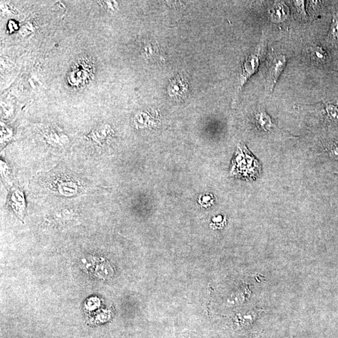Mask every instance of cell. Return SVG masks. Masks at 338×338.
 Instances as JSON below:
<instances>
[{
	"label": "cell",
	"mask_w": 338,
	"mask_h": 338,
	"mask_svg": "<svg viewBox=\"0 0 338 338\" xmlns=\"http://www.w3.org/2000/svg\"><path fill=\"white\" fill-rule=\"evenodd\" d=\"M239 152L237 155L234 163H233V170L238 169L239 175L249 179H255L260 175L261 171V166L258 160L244 146L240 147L238 149ZM237 173L236 174H237Z\"/></svg>",
	"instance_id": "6da1fadb"
},
{
	"label": "cell",
	"mask_w": 338,
	"mask_h": 338,
	"mask_svg": "<svg viewBox=\"0 0 338 338\" xmlns=\"http://www.w3.org/2000/svg\"><path fill=\"white\" fill-rule=\"evenodd\" d=\"M287 58L283 54H273L268 60L265 69V88L267 93L273 91L277 80L285 69Z\"/></svg>",
	"instance_id": "7a4b0ae2"
},
{
	"label": "cell",
	"mask_w": 338,
	"mask_h": 338,
	"mask_svg": "<svg viewBox=\"0 0 338 338\" xmlns=\"http://www.w3.org/2000/svg\"><path fill=\"white\" fill-rule=\"evenodd\" d=\"M263 43H261L256 48L255 52L249 55L246 58L242 65V72L240 75L239 90L241 89L249 78L257 72L260 65V55L263 50Z\"/></svg>",
	"instance_id": "3957f363"
},
{
	"label": "cell",
	"mask_w": 338,
	"mask_h": 338,
	"mask_svg": "<svg viewBox=\"0 0 338 338\" xmlns=\"http://www.w3.org/2000/svg\"><path fill=\"white\" fill-rule=\"evenodd\" d=\"M167 91L170 96L174 99H184L188 93V81L183 76L177 75L170 82Z\"/></svg>",
	"instance_id": "277c9868"
},
{
	"label": "cell",
	"mask_w": 338,
	"mask_h": 338,
	"mask_svg": "<svg viewBox=\"0 0 338 338\" xmlns=\"http://www.w3.org/2000/svg\"><path fill=\"white\" fill-rule=\"evenodd\" d=\"M269 15L271 22H284L290 17V8L284 2L276 1L269 8Z\"/></svg>",
	"instance_id": "5b68a950"
},
{
	"label": "cell",
	"mask_w": 338,
	"mask_h": 338,
	"mask_svg": "<svg viewBox=\"0 0 338 338\" xmlns=\"http://www.w3.org/2000/svg\"><path fill=\"white\" fill-rule=\"evenodd\" d=\"M309 53L312 61L316 64H325L328 59V53L322 46L312 45L309 48Z\"/></svg>",
	"instance_id": "8992f818"
},
{
	"label": "cell",
	"mask_w": 338,
	"mask_h": 338,
	"mask_svg": "<svg viewBox=\"0 0 338 338\" xmlns=\"http://www.w3.org/2000/svg\"><path fill=\"white\" fill-rule=\"evenodd\" d=\"M22 192L18 190L13 191L11 196L10 204L14 211L19 215H22L25 211L24 198L22 196Z\"/></svg>",
	"instance_id": "52a82bcc"
},
{
	"label": "cell",
	"mask_w": 338,
	"mask_h": 338,
	"mask_svg": "<svg viewBox=\"0 0 338 338\" xmlns=\"http://www.w3.org/2000/svg\"><path fill=\"white\" fill-rule=\"evenodd\" d=\"M256 122L259 127L264 131H271L275 125L272 122L271 118L267 115V113L264 111H260L256 114Z\"/></svg>",
	"instance_id": "ba28073f"
},
{
	"label": "cell",
	"mask_w": 338,
	"mask_h": 338,
	"mask_svg": "<svg viewBox=\"0 0 338 338\" xmlns=\"http://www.w3.org/2000/svg\"><path fill=\"white\" fill-rule=\"evenodd\" d=\"M327 41L331 45H338V15L336 13L333 15L332 23L327 36Z\"/></svg>",
	"instance_id": "9c48e42d"
},
{
	"label": "cell",
	"mask_w": 338,
	"mask_h": 338,
	"mask_svg": "<svg viewBox=\"0 0 338 338\" xmlns=\"http://www.w3.org/2000/svg\"><path fill=\"white\" fill-rule=\"evenodd\" d=\"M293 2L300 17L303 20H307V15L306 8H305V1L303 0H298V1Z\"/></svg>",
	"instance_id": "30bf717a"
},
{
	"label": "cell",
	"mask_w": 338,
	"mask_h": 338,
	"mask_svg": "<svg viewBox=\"0 0 338 338\" xmlns=\"http://www.w3.org/2000/svg\"><path fill=\"white\" fill-rule=\"evenodd\" d=\"M326 111L327 112L329 117L335 122L338 123V108L332 104H327L326 106Z\"/></svg>",
	"instance_id": "8fae6325"
},
{
	"label": "cell",
	"mask_w": 338,
	"mask_h": 338,
	"mask_svg": "<svg viewBox=\"0 0 338 338\" xmlns=\"http://www.w3.org/2000/svg\"><path fill=\"white\" fill-rule=\"evenodd\" d=\"M327 150L330 153V157L336 160H338V143L328 144Z\"/></svg>",
	"instance_id": "7c38bea8"
}]
</instances>
